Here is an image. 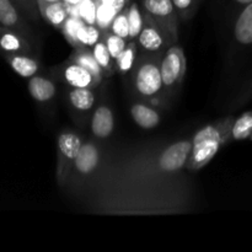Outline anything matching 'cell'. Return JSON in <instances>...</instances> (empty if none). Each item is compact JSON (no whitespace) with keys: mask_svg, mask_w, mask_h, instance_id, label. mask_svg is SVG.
<instances>
[{"mask_svg":"<svg viewBox=\"0 0 252 252\" xmlns=\"http://www.w3.org/2000/svg\"><path fill=\"white\" fill-rule=\"evenodd\" d=\"M52 74L57 80L62 81L69 88H89L94 89L100 85L102 79L94 75L91 71L79 65L75 62L68 61L52 68Z\"/></svg>","mask_w":252,"mask_h":252,"instance_id":"obj_6","label":"cell"},{"mask_svg":"<svg viewBox=\"0 0 252 252\" xmlns=\"http://www.w3.org/2000/svg\"><path fill=\"white\" fill-rule=\"evenodd\" d=\"M138 43L135 41H129L127 43V47L115 62L116 70L120 74H127L130 70H133L137 63L138 58Z\"/></svg>","mask_w":252,"mask_h":252,"instance_id":"obj_17","label":"cell"},{"mask_svg":"<svg viewBox=\"0 0 252 252\" xmlns=\"http://www.w3.org/2000/svg\"><path fill=\"white\" fill-rule=\"evenodd\" d=\"M133 88L143 98H154L164 89L160 58L157 56L143 57L133 69Z\"/></svg>","mask_w":252,"mask_h":252,"instance_id":"obj_2","label":"cell"},{"mask_svg":"<svg viewBox=\"0 0 252 252\" xmlns=\"http://www.w3.org/2000/svg\"><path fill=\"white\" fill-rule=\"evenodd\" d=\"M144 15L135 2H130L128 6V25H129V41H135L144 26Z\"/></svg>","mask_w":252,"mask_h":252,"instance_id":"obj_22","label":"cell"},{"mask_svg":"<svg viewBox=\"0 0 252 252\" xmlns=\"http://www.w3.org/2000/svg\"><path fill=\"white\" fill-rule=\"evenodd\" d=\"M69 59L78 63L79 65L84 66L85 69H88L89 71H91L97 78L102 79L103 76H106L105 71L98 65V63L96 62L95 57H94L90 48H86V47H76V48H74L73 53L70 54V58Z\"/></svg>","mask_w":252,"mask_h":252,"instance_id":"obj_16","label":"cell"},{"mask_svg":"<svg viewBox=\"0 0 252 252\" xmlns=\"http://www.w3.org/2000/svg\"><path fill=\"white\" fill-rule=\"evenodd\" d=\"M0 22L9 27L19 24V14L10 0H0Z\"/></svg>","mask_w":252,"mask_h":252,"instance_id":"obj_25","label":"cell"},{"mask_svg":"<svg viewBox=\"0 0 252 252\" xmlns=\"http://www.w3.org/2000/svg\"><path fill=\"white\" fill-rule=\"evenodd\" d=\"M145 17L152 20L166 34L170 43L177 42V25L179 14L172 0H143Z\"/></svg>","mask_w":252,"mask_h":252,"instance_id":"obj_4","label":"cell"},{"mask_svg":"<svg viewBox=\"0 0 252 252\" xmlns=\"http://www.w3.org/2000/svg\"><path fill=\"white\" fill-rule=\"evenodd\" d=\"M115 129V115L110 106H98L91 117V130L98 139H106L111 137Z\"/></svg>","mask_w":252,"mask_h":252,"instance_id":"obj_10","label":"cell"},{"mask_svg":"<svg viewBox=\"0 0 252 252\" xmlns=\"http://www.w3.org/2000/svg\"><path fill=\"white\" fill-rule=\"evenodd\" d=\"M96 11H97L96 0H83L78 6V16L85 24L96 25Z\"/></svg>","mask_w":252,"mask_h":252,"instance_id":"obj_27","label":"cell"},{"mask_svg":"<svg viewBox=\"0 0 252 252\" xmlns=\"http://www.w3.org/2000/svg\"><path fill=\"white\" fill-rule=\"evenodd\" d=\"M164 89H176L184 81L187 70V62L185 52L179 44L170 47L162 58H160Z\"/></svg>","mask_w":252,"mask_h":252,"instance_id":"obj_5","label":"cell"},{"mask_svg":"<svg viewBox=\"0 0 252 252\" xmlns=\"http://www.w3.org/2000/svg\"><path fill=\"white\" fill-rule=\"evenodd\" d=\"M66 96H68L71 107L80 112H86L95 105V94H94L93 89L69 88Z\"/></svg>","mask_w":252,"mask_h":252,"instance_id":"obj_15","label":"cell"},{"mask_svg":"<svg viewBox=\"0 0 252 252\" xmlns=\"http://www.w3.org/2000/svg\"><path fill=\"white\" fill-rule=\"evenodd\" d=\"M38 9L42 17L54 29H63L70 16L69 7L62 0L54 2H38Z\"/></svg>","mask_w":252,"mask_h":252,"instance_id":"obj_11","label":"cell"},{"mask_svg":"<svg viewBox=\"0 0 252 252\" xmlns=\"http://www.w3.org/2000/svg\"><path fill=\"white\" fill-rule=\"evenodd\" d=\"M192 152V139L172 143L160 154L158 165L164 172H175L187 164Z\"/></svg>","mask_w":252,"mask_h":252,"instance_id":"obj_7","label":"cell"},{"mask_svg":"<svg viewBox=\"0 0 252 252\" xmlns=\"http://www.w3.org/2000/svg\"><path fill=\"white\" fill-rule=\"evenodd\" d=\"M102 39L105 41L106 46H107L108 51H110L111 57L113 61H117L118 57L123 53V51L127 47L128 41L126 38L117 36V34L112 33L111 31H102Z\"/></svg>","mask_w":252,"mask_h":252,"instance_id":"obj_23","label":"cell"},{"mask_svg":"<svg viewBox=\"0 0 252 252\" xmlns=\"http://www.w3.org/2000/svg\"><path fill=\"white\" fill-rule=\"evenodd\" d=\"M234 117L209 123L194 133L192 138V152L186 167L191 171H197L207 166L216 158L221 147L230 140V130Z\"/></svg>","mask_w":252,"mask_h":252,"instance_id":"obj_1","label":"cell"},{"mask_svg":"<svg viewBox=\"0 0 252 252\" xmlns=\"http://www.w3.org/2000/svg\"><path fill=\"white\" fill-rule=\"evenodd\" d=\"M68 7H78L83 0H62Z\"/></svg>","mask_w":252,"mask_h":252,"instance_id":"obj_32","label":"cell"},{"mask_svg":"<svg viewBox=\"0 0 252 252\" xmlns=\"http://www.w3.org/2000/svg\"><path fill=\"white\" fill-rule=\"evenodd\" d=\"M144 19V26H143L142 31L137 38L138 46L147 53H159L167 43H170L169 38L161 31V29H159L152 20L145 16Z\"/></svg>","mask_w":252,"mask_h":252,"instance_id":"obj_8","label":"cell"},{"mask_svg":"<svg viewBox=\"0 0 252 252\" xmlns=\"http://www.w3.org/2000/svg\"><path fill=\"white\" fill-rule=\"evenodd\" d=\"M128 0H96L97 4L106 5V6H110L112 9H115L116 11H122L126 6H127Z\"/></svg>","mask_w":252,"mask_h":252,"instance_id":"obj_31","label":"cell"},{"mask_svg":"<svg viewBox=\"0 0 252 252\" xmlns=\"http://www.w3.org/2000/svg\"><path fill=\"white\" fill-rule=\"evenodd\" d=\"M81 22L83 21L80 20V17H73L70 15L69 19L66 20L65 25L63 26V29H62L65 38L68 39V42H70V43L73 44L74 48L78 47V30L79 26L81 25Z\"/></svg>","mask_w":252,"mask_h":252,"instance_id":"obj_28","label":"cell"},{"mask_svg":"<svg viewBox=\"0 0 252 252\" xmlns=\"http://www.w3.org/2000/svg\"><path fill=\"white\" fill-rule=\"evenodd\" d=\"M91 52H93L94 57H95L98 65H100L101 68H102V70L105 71V75L110 76L111 74L113 73V70L116 69V65L115 61H113L112 57H111L110 51H108L107 46H106L102 37H101L100 41L91 48Z\"/></svg>","mask_w":252,"mask_h":252,"instance_id":"obj_21","label":"cell"},{"mask_svg":"<svg viewBox=\"0 0 252 252\" xmlns=\"http://www.w3.org/2000/svg\"><path fill=\"white\" fill-rule=\"evenodd\" d=\"M249 138H252V111L234 120L230 130V140H245Z\"/></svg>","mask_w":252,"mask_h":252,"instance_id":"obj_20","label":"cell"},{"mask_svg":"<svg viewBox=\"0 0 252 252\" xmlns=\"http://www.w3.org/2000/svg\"><path fill=\"white\" fill-rule=\"evenodd\" d=\"M102 37V31L97 25L81 22L78 30V47L93 48ZM76 48V47H75Z\"/></svg>","mask_w":252,"mask_h":252,"instance_id":"obj_19","label":"cell"},{"mask_svg":"<svg viewBox=\"0 0 252 252\" xmlns=\"http://www.w3.org/2000/svg\"><path fill=\"white\" fill-rule=\"evenodd\" d=\"M80 135L70 129H65L57 137V181L63 186L73 172V165L83 147Z\"/></svg>","mask_w":252,"mask_h":252,"instance_id":"obj_3","label":"cell"},{"mask_svg":"<svg viewBox=\"0 0 252 252\" xmlns=\"http://www.w3.org/2000/svg\"><path fill=\"white\" fill-rule=\"evenodd\" d=\"M54 1H61V0H37V2H54Z\"/></svg>","mask_w":252,"mask_h":252,"instance_id":"obj_34","label":"cell"},{"mask_svg":"<svg viewBox=\"0 0 252 252\" xmlns=\"http://www.w3.org/2000/svg\"><path fill=\"white\" fill-rule=\"evenodd\" d=\"M194 1H196V0H172L177 14H179V16L182 17V19L189 17V15L191 14L192 10H193L194 7Z\"/></svg>","mask_w":252,"mask_h":252,"instance_id":"obj_30","label":"cell"},{"mask_svg":"<svg viewBox=\"0 0 252 252\" xmlns=\"http://www.w3.org/2000/svg\"><path fill=\"white\" fill-rule=\"evenodd\" d=\"M29 91L37 102H48L57 95V86L52 79L47 76L33 75L30 78Z\"/></svg>","mask_w":252,"mask_h":252,"instance_id":"obj_12","label":"cell"},{"mask_svg":"<svg viewBox=\"0 0 252 252\" xmlns=\"http://www.w3.org/2000/svg\"><path fill=\"white\" fill-rule=\"evenodd\" d=\"M234 37L244 46L252 44V2L245 5L234 25Z\"/></svg>","mask_w":252,"mask_h":252,"instance_id":"obj_13","label":"cell"},{"mask_svg":"<svg viewBox=\"0 0 252 252\" xmlns=\"http://www.w3.org/2000/svg\"><path fill=\"white\" fill-rule=\"evenodd\" d=\"M11 68L22 78H32L41 68L38 61L27 56H14L10 59Z\"/></svg>","mask_w":252,"mask_h":252,"instance_id":"obj_18","label":"cell"},{"mask_svg":"<svg viewBox=\"0 0 252 252\" xmlns=\"http://www.w3.org/2000/svg\"><path fill=\"white\" fill-rule=\"evenodd\" d=\"M0 47L7 52H19L25 48L22 39L11 32H6L0 37Z\"/></svg>","mask_w":252,"mask_h":252,"instance_id":"obj_29","label":"cell"},{"mask_svg":"<svg viewBox=\"0 0 252 252\" xmlns=\"http://www.w3.org/2000/svg\"><path fill=\"white\" fill-rule=\"evenodd\" d=\"M133 121L143 129H153L160 123V113L145 103H133L130 107Z\"/></svg>","mask_w":252,"mask_h":252,"instance_id":"obj_14","label":"cell"},{"mask_svg":"<svg viewBox=\"0 0 252 252\" xmlns=\"http://www.w3.org/2000/svg\"><path fill=\"white\" fill-rule=\"evenodd\" d=\"M108 31L117 34V36L122 37V38H126L127 41H129V25H128V7L127 6H126L122 11H120L117 15H116V17L113 19Z\"/></svg>","mask_w":252,"mask_h":252,"instance_id":"obj_24","label":"cell"},{"mask_svg":"<svg viewBox=\"0 0 252 252\" xmlns=\"http://www.w3.org/2000/svg\"><path fill=\"white\" fill-rule=\"evenodd\" d=\"M118 14V11H116L115 9L110 6H106V5L97 4V11H96V25L101 29V31H107L110 30L111 24H112L113 19L116 17V15Z\"/></svg>","mask_w":252,"mask_h":252,"instance_id":"obj_26","label":"cell"},{"mask_svg":"<svg viewBox=\"0 0 252 252\" xmlns=\"http://www.w3.org/2000/svg\"><path fill=\"white\" fill-rule=\"evenodd\" d=\"M236 2H239V4L241 5H248L250 4V2H252V0H235Z\"/></svg>","mask_w":252,"mask_h":252,"instance_id":"obj_33","label":"cell"},{"mask_svg":"<svg viewBox=\"0 0 252 252\" xmlns=\"http://www.w3.org/2000/svg\"><path fill=\"white\" fill-rule=\"evenodd\" d=\"M100 150L94 143H84L73 165V172L79 176H89L100 165Z\"/></svg>","mask_w":252,"mask_h":252,"instance_id":"obj_9","label":"cell"}]
</instances>
